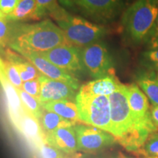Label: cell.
I'll use <instances>...</instances> for the list:
<instances>
[{"label":"cell","instance_id":"35","mask_svg":"<svg viewBox=\"0 0 158 158\" xmlns=\"http://www.w3.org/2000/svg\"><path fill=\"white\" fill-rule=\"evenodd\" d=\"M156 78H157V81H158V73H157V77H156Z\"/></svg>","mask_w":158,"mask_h":158},{"label":"cell","instance_id":"15","mask_svg":"<svg viewBox=\"0 0 158 158\" xmlns=\"http://www.w3.org/2000/svg\"><path fill=\"white\" fill-rule=\"evenodd\" d=\"M1 85L7 101L11 119L17 125L20 118L24 113L25 108L20 98L17 89L7 80L5 74L1 71Z\"/></svg>","mask_w":158,"mask_h":158},{"label":"cell","instance_id":"10","mask_svg":"<svg viewBox=\"0 0 158 158\" xmlns=\"http://www.w3.org/2000/svg\"><path fill=\"white\" fill-rule=\"evenodd\" d=\"M58 68L73 75L84 70L80 48L72 45H62L48 51L37 53Z\"/></svg>","mask_w":158,"mask_h":158},{"label":"cell","instance_id":"11","mask_svg":"<svg viewBox=\"0 0 158 158\" xmlns=\"http://www.w3.org/2000/svg\"><path fill=\"white\" fill-rule=\"evenodd\" d=\"M41 82V92L39 98L42 106L53 101L59 100H73L76 99V91L78 88L62 81L54 80L41 75L40 77Z\"/></svg>","mask_w":158,"mask_h":158},{"label":"cell","instance_id":"32","mask_svg":"<svg viewBox=\"0 0 158 158\" xmlns=\"http://www.w3.org/2000/svg\"><path fill=\"white\" fill-rule=\"evenodd\" d=\"M151 115L154 123L158 127V106L152 105L151 106Z\"/></svg>","mask_w":158,"mask_h":158},{"label":"cell","instance_id":"6","mask_svg":"<svg viewBox=\"0 0 158 158\" xmlns=\"http://www.w3.org/2000/svg\"><path fill=\"white\" fill-rule=\"evenodd\" d=\"M64 8L80 13L100 22L113 19L121 7L122 0H59Z\"/></svg>","mask_w":158,"mask_h":158},{"label":"cell","instance_id":"36","mask_svg":"<svg viewBox=\"0 0 158 158\" xmlns=\"http://www.w3.org/2000/svg\"><path fill=\"white\" fill-rule=\"evenodd\" d=\"M152 158H158V157H152Z\"/></svg>","mask_w":158,"mask_h":158},{"label":"cell","instance_id":"25","mask_svg":"<svg viewBox=\"0 0 158 158\" xmlns=\"http://www.w3.org/2000/svg\"><path fill=\"white\" fill-rule=\"evenodd\" d=\"M141 62L149 70L158 72V48L144 51L141 56Z\"/></svg>","mask_w":158,"mask_h":158},{"label":"cell","instance_id":"2","mask_svg":"<svg viewBox=\"0 0 158 158\" xmlns=\"http://www.w3.org/2000/svg\"><path fill=\"white\" fill-rule=\"evenodd\" d=\"M11 29L9 45L18 53H42L59 45H70L58 25L50 19Z\"/></svg>","mask_w":158,"mask_h":158},{"label":"cell","instance_id":"14","mask_svg":"<svg viewBox=\"0 0 158 158\" xmlns=\"http://www.w3.org/2000/svg\"><path fill=\"white\" fill-rule=\"evenodd\" d=\"M121 82L115 76L96 78L81 86L78 93L90 96H110L117 89Z\"/></svg>","mask_w":158,"mask_h":158},{"label":"cell","instance_id":"9","mask_svg":"<svg viewBox=\"0 0 158 158\" xmlns=\"http://www.w3.org/2000/svg\"><path fill=\"white\" fill-rule=\"evenodd\" d=\"M78 149L86 152H95L112 145L116 139L108 132L92 125L79 124L73 126Z\"/></svg>","mask_w":158,"mask_h":158},{"label":"cell","instance_id":"8","mask_svg":"<svg viewBox=\"0 0 158 158\" xmlns=\"http://www.w3.org/2000/svg\"><path fill=\"white\" fill-rule=\"evenodd\" d=\"M127 97L132 115L137 126L143 132L150 135L158 127L154 123L151 115L149 99L138 85H127Z\"/></svg>","mask_w":158,"mask_h":158},{"label":"cell","instance_id":"29","mask_svg":"<svg viewBox=\"0 0 158 158\" xmlns=\"http://www.w3.org/2000/svg\"><path fill=\"white\" fill-rule=\"evenodd\" d=\"M39 149L43 158H63L59 149L46 142H43L39 147Z\"/></svg>","mask_w":158,"mask_h":158},{"label":"cell","instance_id":"33","mask_svg":"<svg viewBox=\"0 0 158 158\" xmlns=\"http://www.w3.org/2000/svg\"><path fill=\"white\" fill-rule=\"evenodd\" d=\"M156 31H158V15H157V21H156L155 27V29H154L153 33L156 32ZM153 33H152V34H153ZM151 36H152V35H151Z\"/></svg>","mask_w":158,"mask_h":158},{"label":"cell","instance_id":"13","mask_svg":"<svg viewBox=\"0 0 158 158\" xmlns=\"http://www.w3.org/2000/svg\"><path fill=\"white\" fill-rule=\"evenodd\" d=\"M45 142L66 154L78 150L76 133L73 127H62L45 133Z\"/></svg>","mask_w":158,"mask_h":158},{"label":"cell","instance_id":"31","mask_svg":"<svg viewBox=\"0 0 158 158\" xmlns=\"http://www.w3.org/2000/svg\"><path fill=\"white\" fill-rule=\"evenodd\" d=\"M149 49L158 48V31L153 33L148 40Z\"/></svg>","mask_w":158,"mask_h":158},{"label":"cell","instance_id":"12","mask_svg":"<svg viewBox=\"0 0 158 158\" xmlns=\"http://www.w3.org/2000/svg\"><path fill=\"white\" fill-rule=\"evenodd\" d=\"M19 54L22 55L31 64H34L43 76L54 80L62 81L73 85L75 87L78 88V81L76 78H75L73 75L63 69L58 68L37 53L21 52Z\"/></svg>","mask_w":158,"mask_h":158},{"label":"cell","instance_id":"16","mask_svg":"<svg viewBox=\"0 0 158 158\" xmlns=\"http://www.w3.org/2000/svg\"><path fill=\"white\" fill-rule=\"evenodd\" d=\"M39 122L35 116L25 110L16 125L28 141L38 147L45 142V134Z\"/></svg>","mask_w":158,"mask_h":158},{"label":"cell","instance_id":"18","mask_svg":"<svg viewBox=\"0 0 158 158\" xmlns=\"http://www.w3.org/2000/svg\"><path fill=\"white\" fill-rule=\"evenodd\" d=\"M36 0H20L15 8L6 19L9 21H26L37 19Z\"/></svg>","mask_w":158,"mask_h":158},{"label":"cell","instance_id":"19","mask_svg":"<svg viewBox=\"0 0 158 158\" xmlns=\"http://www.w3.org/2000/svg\"><path fill=\"white\" fill-rule=\"evenodd\" d=\"M40 122L42 124L43 130H45V133L54 131L59 128L73 127L75 125L73 122L44 108H43L42 116L40 118Z\"/></svg>","mask_w":158,"mask_h":158},{"label":"cell","instance_id":"23","mask_svg":"<svg viewBox=\"0 0 158 158\" xmlns=\"http://www.w3.org/2000/svg\"><path fill=\"white\" fill-rule=\"evenodd\" d=\"M1 71L6 78L16 89H21L23 81L13 62L1 59Z\"/></svg>","mask_w":158,"mask_h":158},{"label":"cell","instance_id":"3","mask_svg":"<svg viewBox=\"0 0 158 158\" xmlns=\"http://www.w3.org/2000/svg\"><path fill=\"white\" fill-rule=\"evenodd\" d=\"M158 15V0H135L124 12L122 24L133 43L148 40L152 35Z\"/></svg>","mask_w":158,"mask_h":158},{"label":"cell","instance_id":"22","mask_svg":"<svg viewBox=\"0 0 158 158\" xmlns=\"http://www.w3.org/2000/svg\"><path fill=\"white\" fill-rule=\"evenodd\" d=\"M16 68L18 72L22 79L23 82L28 81L33 79L38 78L42 74L40 73L36 67L30 62H22V61H11Z\"/></svg>","mask_w":158,"mask_h":158},{"label":"cell","instance_id":"30","mask_svg":"<svg viewBox=\"0 0 158 158\" xmlns=\"http://www.w3.org/2000/svg\"><path fill=\"white\" fill-rule=\"evenodd\" d=\"M20 0H0L1 16L7 17L14 10Z\"/></svg>","mask_w":158,"mask_h":158},{"label":"cell","instance_id":"26","mask_svg":"<svg viewBox=\"0 0 158 158\" xmlns=\"http://www.w3.org/2000/svg\"><path fill=\"white\" fill-rule=\"evenodd\" d=\"M37 1V19L43 17L47 13L51 14L59 7L56 0H36Z\"/></svg>","mask_w":158,"mask_h":158},{"label":"cell","instance_id":"20","mask_svg":"<svg viewBox=\"0 0 158 158\" xmlns=\"http://www.w3.org/2000/svg\"><path fill=\"white\" fill-rule=\"evenodd\" d=\"M138 86L141 89L152 105L158 106V81L151 76H143L138 79Z\"/></svg>","mask_w":158,"mask_h":158},{"label":"cell","instance_id":"24","mask_svg":"<svg viewBox=\"0 0 158 158\" xmlns=\"http://www.w3.org/2000/svg\"><path fill=\"white\" fill-rule=\"evenodd\" d=\"M137 153L143 155L144 158L158 157V129L150 134Z\"/></svg>","mask_w":158,"mask_h":158},{"label":"cell","instance_id":"17","mask_svg":"<svg viewBox=\"0 0 158 158\" xmlns=\"http://www.w3.org/2000/svg\"><path fill=\"white\" fill-rule=\"evenodd\" d=\"M44 109L52 111L75 124L81 122L79 118V113L76 102L73 100H59L47 102L43 106ZM82 123V122H81Z\"/></svg>","mask_w":158,"mask_h":158},{"label":"cell","instance_id":"21","mask_svg":"<svg viewBox=\"0 0 158 158\" xmlns=\"http://www.w3.org/2000/svg\"><path fill=\"white\" fill-rule=\"evenodd\" d=\"M17 90L25 110L35 116L40 121V118L42 116L43 108L38 99L30 95L22 89H17Z\"/></svg>","mask_w":158,"mask_h":158},{"label":"cell","instance_id":"28","mask_svg":"<svg viewBox=\"0 0 158 158\" xmlns=\"http://www.w3.org/2000/svg\"><path fill=\"white\" fill-rule=\"evenodd\" d=\"M21 89H22L23 90H24L26 92H27L30 95L35 97L39 100L41 92V82L40 78L23 82L22 86Z\"/></svg>","mask_w":158,"mask_h":158},{"label":"cell","instance_id":"5","mask_svg":"<svg viewBox=\"0 0 158 158\" xmlns=\"http://www.w3.org/2000/svg\"><path fill=\"white\" fill-rule=\"evenodd\" d=\"M76 102L81 122L110 132V106L108 96L77 94Z\"/></svg>","mask_w":158,"mask_h":158},{"label":"cell","instance_id":"1","mask_svg":"<svg viewBox=\"0 0 158 158\" xmlns=\"http://www.w3.org/2000/svg\"><path fill=\"white\" fill-rule=\"evenodd\" d=\"M108 98L110 106L109 133L128 151L137 152L149 135L135 124L128 101L127 85L121 83Z\"/></svg>","mask_w":158,"mask_h":158},{"label":"cell","instance_id":"27","mask_svg":"<svg viewBox=\"0 0 158 158\" xmlns=\"http://www.w3.org/2000/svg\"><path fill=\"white\" fill-rule=\"evenodd\" d=\"M8 23L9 21L5 17L0 18V43L2 48H5L10 43L11 29L10 28Z\"/></svg>","mask_w":158,"mask_h":158},{"label":"cell","instance_id":"7","mask_svg":"<svg viewBox=\"0 0 158 158\" xmlns=\"http://www.w3.org/2000/svg\"><path fill=\"white\" fill-rule=\"evenodd\" d=\"M80 53L84 68L91 76L100 78L114 76L111 57L103 43L97 42L80 48Z\"/></svg>","mask_w":158,"mask_h":158},{"label":"cell","instance_id":"34","mask_svg":"<svg viewBox=\"0 0 158 158\" xmlns=\"http://www.w3.org/2000/svg\"><path fill=\"white\" fill-rule=\"evenodd\" d=\"M116 158H130V157H127V156L123 155V154H122V153H118V156Z\"/></svg>","mask_w":158,"mask_h":158},{"label":"cell","instance_id":"4","mask_svg":"<svg viewBox=\"0 0 158 158\" xmlns=\"http://www.w3.org/2000/svg\"><path fill=\"white\" fill-rule=\"evenodd\" d=\"M50 15L56 20L69 43L77 48H82L98 42L106 33L102 26L69 14L63 7H59Z\"/></svg>","mask_w":158,"mask_h":158}]
</instances>
